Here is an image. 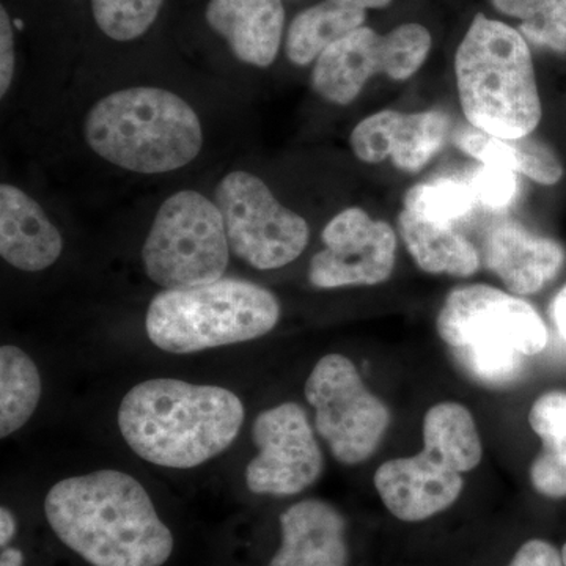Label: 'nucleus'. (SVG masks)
Here are the masks:
<instances>
[{
	"mask_svg": "<svg viewBox=\"0 0 566 566\" xmlns=\"http://www.w3.org/2000/svg\"><path fill=\"white\" fill-rule=\"evenodd\" d=\"M469 182L474 189L476 203L490 211L509 210L520 191L515 170L497 164H482Z\"/></svg>",
	"mask_w": 566,
	"mask_h": 566,
	"instance_id": "bb28decb",
	"label": "nucleus"
},
{
	"mask_svg": "<svg viewBox=\"0 0 566 566\" xmlns=\"http://www.w3.org/2000/svg\"><path fill=\"white\" fill-rule=\"evenodd\" d=\"M551 318L556 324L558 335L566 342V283L551 304Z\"/></svg>",
	"mask_w": 566,
	"mask_h": 566,
	"instance_id": "c756f323",
	"label": "nucleus"
},
{
	"mask_svg": "<svg viewBox=\"0 0 566 566\" xmlns=\"http://www.w3.org/2000/svg\"><path fill=\"white\" fill-rule=\"evenodd\" d=\"M252 439L259 453L245 468V485L253 494H300L322 476V449L300 405L282 403L260 412Z\"/></svg>",
	"mask_w": 566,
	"mask_h": 566,
	"instance_id": "f8f14e48",
	"label": "nucleus"
},
{
	"mask_svg": "<svg viewBox=\"0 0 566 566\" xmlns=\"http://www.w3.org/2000/svg\"><path fill=\"white\" fill-rule=\"evenodd\" d=\"M528 422L543 441L542 453L532 463V485L546 497H566V394L542 395Z\"/></svg>",
	"mask_w": 566,
	"mask_h": 566,
	"instance_id": "4be33fe9",
	"label": "nucleus"
},
{
	"mask_svg": "<svg viewBox=\"0 0 566 566\" xmlns=\"http://www.w3.org/2000/svg\"><path fill=\"white\" fill-rule=\"evenodd\" d=\"M476 207L479 203L471 182L441 177L409 189L403 210L430 222L457 226L469 218Z\"/></svg>",
	"mask_w": 566,
	"mask_h": 566,
	"instance_id": "b1692460",
	"label": "nucleus"
},
{
	"mask_svg": "<svg viewBox=\"0 0 566 566\" xmlns=\"http://www.w3.org/2000/svg\"><path fill=\"white\" fill-rule=\"evenodd\" d=\"M483 457L474 417L455 401L434 405L423 419V450L379 465L375 488L397 520L420 523L450 509L464 488V472Z\"/></svg>",
	"mask_w": 566,
	"mask_h": 566,
	"instance_id": "423d86ee",
	"label": "nucleus"
},
{
	"mask_svg": "<svg viewBox=\"0 0 566 566\" xmlns=\"http://www.w3.org/2000/svg\"><path fill=\"white\" fill-rule=\"evenodd\" d=\"M17 69V52H14V33L11 28L6 7L0 9V96L10 91Z\"/></svg>",
	"mask_w": 566,
	"mask_h": 566,
	"instance_id": "cd10ccee",
	"label": "nucleus"
},
{
	"mask_svg": "<svg viewBox=\"0 0 566 566\" xmlns=\"http://www.w3.org/2000/svg\"><path fill=\"white\" fill-rule=\"evenodd\" d=\"M282 543L268 566H348L344 515L319 499L290 506L281 515Z\"/></svg>",
	"mask_w": 566,
	"mask_h": 566,
	"instance_id": "dca6fc26",
	"label": "nucleus"
},
{
	"mask_svg": "<svg viewBox=\"0 0 566 566\" xmlns=\"http://www.w3.org/2000/svg\"><path fill=\"white\" fill-rule=\"evenodd\" d=\"M430 50L431 33L415 22L398 25L386 35L360 28L319 54L312 73V87L327 103L346 106L376 74L394 81L415 76Z\"/></svg>",
	"mask_w": 566,
	"mask_h": 566,
	"instance_id": "9b49d317",
	"label": "nucleus"
},
{
	"mask_svg": "<svg viewBox=\"0 0 566 566\" xmlns=\"http://www.w3.org/2000/svg\"><path fill=\"white\" fill-rule=\"evenodd\" d=\"M509 566H564L562 553L545 539H528L517 549Z\"/></svg>",
	"mask_w": 566,
	"mask_h": 566,
	"instance_id": "c85d7f7f",
	"label": "nucleus"
},
{
	"mask_svg": "<svg viewBox=\"0 0 566 566\" xmlns=\"http://www.w3.org/2000/svg\"><path fill=\"white\" fill-rule=\"evenodd\" d=\"M436 326L465 374L490 387L512 385L526 357L547 345L546 324L527 301L483 283L452 290Z\"/></svg>",
	"mask_w": 566,
	"mask_h": 566,
	"instance_id": "39448f33",
	"label": "nucleus"
},
{
	"mask_svg": "<svg viewBox=\"0 0 566 566\" xmlns=\"http://www.w3.org/2000/svg\"><path fill=\"white\" fill-rule=\"evenodd\" d=\"M218 205L191 189L170 196L156 212L142 248L145 273L164 290L221 281L230 260Z\"/></svg>",
	"mask_w": 566,
	"mask_h": 566,
	"instance_id": "6e6552de",
	"label": "nucleus"
},
{
	"mask_svg": "<svg viewBox=\"0 0 566 566\" xmlns=\"http://www.w3.org/2000/svg\"><path fill=\"white\" fill-rule=\"evenodd\" d=\"M483 259L510 292L526 296L545 289L556 277L564 266L565 251L557 241L506 221L491 227Z\"/></svg>",
	"mask_w": 566,
	"mask_h": 566,
	"instance_id": "2eb2a0df",
	"label": "nucleus"
},
{
	"mask_svg": "<svg viewBox=\"0 0 566 566\" xmlns=\"http://www.w3.org/2000/svg\"><path fill=\"white\" fill-rule=\"evenodd\" d=\"M323 251L315 253L308 281L316 289L371 286L394 273L397 234L363 208H346L324 227Z\"/></svg>",
	"mask_w": 566,
	"mask_h": 566,
	"instance_id": "ddd939ff",
	"label": "nucleus"
},
{
	"mask_svg": "<svg viewBox=\"0 0 566 566\" xmlns=\"http://www.w3.org/2000/svg\"><path fill=\"white\" fill-rule=\"evenodd\" d=\"M450 132L452 122L444 111H381L353 129L349 145L359 161L379 164L390 159L405 172H419L442 150Z\"/></svg>",
	"mask_w": 566,
	"mask_h": 566,
	"instance_id": "4468645a",
	"label": "nucleus"
},
{
	"mask_svg": "<svg viewBox=\"0 0 566 566\" xmlns=\"http://www.w3.org/2000/svg\"><path fill=\"white\" fill-rule=\"evenodd\" d=\"M84 139L104 161L129 172L159 175L188 166L203 147L191 104L161 87H129L93 104Z\"/></svg>",
	"mask_w": 566,
	"mask_h": 566,
	"instance_id": "7ed1b4c3",
	"label": "nucleus"
},
{
	"mask_svg": "<svg viewBox=\"0 0 566 566\" xmlns=\"http://www.w3.org/2000/svg\"><path fill=\"white\" fill-rule=\"evenodd\" d=\"M22 554L18 549H7L2 553V566H21Z\"/></svg>",
	"mask_w": 566,
	"mask_h": 566,
	"instance_id": "2f4dec72",
	"label": "nucleus"
},
{
	"mask_svg": "<svg viewBox=\"0 0 566 566\" xmlns=\"http://www.w3.org/2000/svg\"><path fill=\"white\" fill-rule=\"evenodd\" d=\"M398 232L424 273L469 277L479 271V251L457 226L430 222L403 210L398 216Z\"/></svg>",
	"mask_w": 566,
	"mask_h": 566,
	"instance_id": "aec40b11",
	"label": "nucleus"
},
{
	"mask_svg": "<svg viewBox=\"0 0 566 566\" xmlns=\"http://www.w3.org/2000/svg\"><path fill=\"white\" fill-rule=\"evenodd\" d=\"M62 234L32 197L0 186V255L24 273H40L61 259Z\"/></svg>",
	"mask_w": 566,
	"mask_h": 566,
	"instance_id": "f3484780",
	"label": "nucleus"
},
{
	"mask_svg": "<svg viewBox=\"0 0 566 566\" xmlns=\"http://www.w3.org/2000/svg\"><path fill=\"white\" fill-rule=\"evenodd\" d=\"M506 17L520 20L521 35L536 46L566 54V0H491Z\"/></svg>",
	"mask_w": 566,
	"mask_h": 566,
	"instance_id": "393cba45",
	"label": "nucleus"
},
{
	"mask_svg": "<svg viewBox=\"0 0 566 566\" xmlns=\"http://www.w3.org/2000/svg\"><path fill=\"white\" fill-rule=\"evenodd\" d=\"M164 0H92L93 18L115 41L139 39L161 11Z\"/></svg>",
	"mask_w": 566,
	"mask_h": 566,
	"instance_id": "a878e982",
	"label": "nucleus"
},
{
	"mask_svg": "<svg viewBox=\"0 0 566 566\" xmlns=\"http://www.w3.org/2000/svg\"><path fill=\"white\" fill-rule=\"evenodd\" d=\"M230 249L260 271L279 270L305 251L311 229L303 216L283 207L266 182L237 170L216 188Z\"/></svg>",
	"mask_w": 566,
	"mask_h": 566,
	"instance_id": "9d476101",
	"label": "nucleus"
},
{
	"mask_svg": "<svg viewBox=\"0 0 566 566\" xmlns=\"http://www.w3.org/2000/svg\"><path fill=\"white\" fill-rule=\"evenodd\" d=\"M305 398L315 408V428L338 463H364L381 444L390 423L385 401L365 387L353 360L333 353L315 365Z\"/></svg>",
	"mask_w": 566,
	"mask_h": 566,
	"instance_id": "1a4fd4ad",
	"label": "nucleus"
},
{
	"mask_svg": "<svg viewBox=\"0 0 566 566\" xmlns=\"http://www.w3.org/2000/svg\"><path fill=\"white\" fill-rule=\"evenodd\" d=\"M562 560H564V566H566V543L564 549H562Z\"/></svg>",
	"mask_w": 566,
	"mask_h": 566,
	"instance_id": "473e14b6",
	"label": "nucleus"
},
{
	"mask_svg": "<svg viewBox=\"0 0 566 566\" xmlns=\"http://www.w3.org/2000/svg\"><path fill=\"white\" fill-rule=\"evenodd\" d=\"M243 422V401L232 390L174 378L134 386L118 409V428L133 452L170 469L197 468L221 455Z\"/></svg>",
	"mask_w": 566,
	"mask_h": 566,
	"instance_id": "f03ea898",
	"label": "nucleus"
},
{
	"mask_svg": "<svg viewBox=\"0 0 566 566\" xmlns=\"http://www.w3.org/2000/svg\"><path fill=\"white\" fill-rule=\"evenodd\" d=\"M279 318L281 304L270 290L222 277L208 285L156 294L145 329L163 352L192 354L255 340L271 333Z\"/></svg>",
	"mask_w": 566,
	"mask_h": 566,
	"instance_id": "0eeeda50",
	"label": "nucleus"
},
{
	"mask_svg": "<svg viewBox=\"0 0 566 566\" xmlns=\"http://www.w3.org/2000/svg\"><path fill=\"white\" fill-rule=\"evenodd\" d=\"M44 515L59 539L92 566H163L174 535L139 480L102 469L55 483Z\"/></svg>",
	"mask_w": 566,
	"mask_h": 566,
	"instance_id": "f257e3e1",
	"label": "nucleus"
},
{
	"mask_svg": "<svg viewBox=\"0 0 566 566\" xmlns=\"http://www.w3.org/2000/svg\"><path fill=\"white\" fill-rule=\"evenodd\" d=\"M392 0H324L301 11L286 35V55L294 65L307 66L324 50L364 28L367 10L385 9Z\"/></svg>",
	"mask_w": 566,
	"mask_h": 566,
	"instance_id": "6ab92c4d",
	"label": "nucleus"
},
{
	"mask_svg": "<svg viewBox=\"0 0 566 566\" xmlns=\"http://www.w3.org/2000/svg\"><path fill=\"white\" fill-rule=\"evenodd\" d=\"M453 142L461 151L476 161L509 167L539 185H557L564 175V167L556 153L531 137L501 139L468 125L453 134Z\"/></svg>",
	"mask_w": 566,
	"mask_h": 566,
	"instance_id": "412c9836",
	"label": "nucleus"
},
{
	"mask_svg": "<svg viewBox=\"0 0 566 566\" xmlns=\"http://www.w3.org/2000/svg\"><path fill=\"white\" fill-rule=\"evenodd\" d=\"M41 398V376L28 353L0 348V438L17 433L31 420Z\"/></svg>",
	"mask_w": 566,
	"mask_h": 566,
	"instance_id": "5701e85b",
	"label": "nucleus"
},
{
	"mask_svg": "<svg viewBox=\"0 0 566 566\" xmlns=\"http://www.w3.org/2000/svg\"><path fill=\"white\" fill-rule=\"evenodd\" d=\"M205 17L238 61L256 69L273 65L285 25L282 0H210Z\"/></svg>",
	"mask_w": 566,
	"mask_h": 566,
	"instance_id": "a211bd4d",
	"label": "nucleus"
},
{
	"mask_svg": "<svg viewBox=\"0 0 566 566\" xmlns=\"http://www.w3.org/2000/svg\"><path fill=\"white\" fill-rule=\"evenodd\" d=\"M455 74L469 125L509 140L524 139L539 125L534 61L521 32L476 14L458 48Z\"/></svg>",
	"mask_w": 566,
	"mask_h": 566,
	"instance_id": "20e7f679",
	"label": "nucleus"
},
{
	"mask_svg": "<svg viewBox=\"0 0 566 566\" xmlns=\"http://www.w3.org/2000/svg\"><path fill=\"white\" fill-rule=\"evenodd\" d=\"M17 534V520L7 506L0 509V545L6 547Z\"/></svg>",
	"mask_w": 566,
	"mask_h": 566,
	"instance_id": "7c9ffc66",
	"label": "nucleus"
}]
</instances>
